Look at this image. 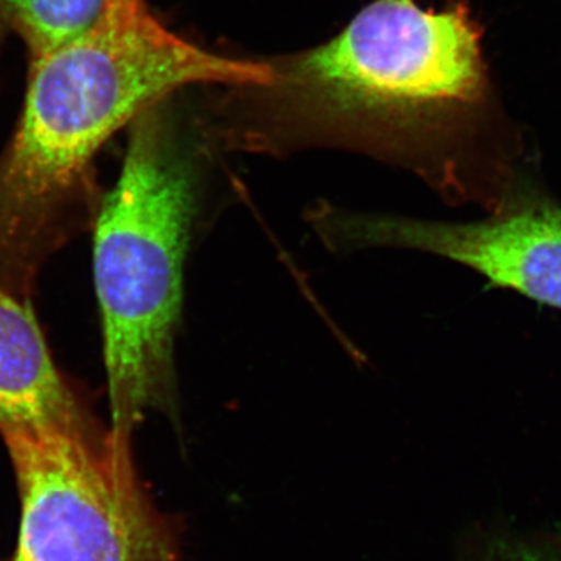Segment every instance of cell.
Masks as SVG:
<instances>
[{"label": "cell", "mask_w": 561, "mask_h": 561, "mask_svg": "<svg viewBox=\"0 0 561 561\" xmlns=\"http://www.w3.org/2000/svg\"><path fill=\"white\" fill-rule=\"evenodd\" d=\"M309 224L330 250L424 251L561 311V203L523 176L483 220L453 224L320 203L309 210Z\"/></svg>", "instance_id": "obj_5"}, {"label": "cell", "mask_w": 561, "mask_h": 561, "mask_svg": "<svg viewBox=\"0 0 561 561\" xmlns=\"http://www.w3.org/2000/svg\"><path fill=\"white\" fill-rule=\"evenodd\" d=\"M105 5L106 0H0L7 20L27 43L32 62L80 38Z\"/></svg>", "instance_id": "obj_7"}, {"label": "cell", "mask_w": 561, "mask_h": 561, "mask_svg": "<svg viewBox=\"0 0 561 561\" xmlns=\"http://www.w3.org/2000/svg\"><path fill=\"white\" fill-rule=\"evenodd\" d=\"M20 493L14 561H179L180 527L111 427H0Z\"/></svg>", "instance_id": "obj_4"}, {"label": "cell", "mask_w": 561, "mask_h": 561, "mask_svg": "<svg viewBox=\"0 0 561 561\" xmlns=\"http://www.w3.org/2000/svg\"><path fill=\"white\" fill-rule=\"evenodd\" d=\"M87 432L101 421L58 370L31 305L0 286V427Z\"/></svg>", "instance_id": "obj_6"}, {"label": "cell", "mask_w": 561, "mask_h": 561, "mask_svg": "<svg viewBox=\"0 0 561 561\" xmlns=\"http://www.w3.org/2000/svg\"><path fill=\"white\" fill-rule=\"evenodd\" d=\"M278 80L275 65L180 38L146 0H106L90 31L32 62L20 127L0 158V286L31 300L51 254L94 225V157L142 111L187 84L271 90Z\"/></svg>", "instance_id": "obj_1"}, {"label": "cell", "mask_w": 561, "mask_h": 561, "mask_svg": "<svg viewBox=\"0 0 561 561\" xmlns=\"http://www.w3.org/2000/svg\"><path fill=\"white\" fill-rule=\"evenodd\" d=\"M116 186L94 220L111 430L157 411L179 424L175 342L184 262L205 198L198 151L160 105L131 122Z\"/></svg>", "instance_id": "obj_2"}, {"label": "cell", "mask_w": 561, "mask_h": 561, "mask_svg": "<svg viewBox=\"0 0 561 561\" xmlns=\"http://www.w3.org/2000/svg\"><path fill=\"white\" fill-rule=\"evenodd\" d=\"M283 91L311 119L348 130L415 131L485 94L481 32L465 5L375 0L330 43L276 62Z\"/></svg>", "instance_id": "obj_3"}]
</instances>
